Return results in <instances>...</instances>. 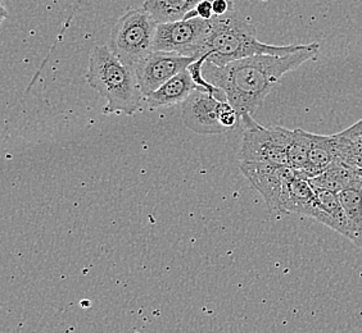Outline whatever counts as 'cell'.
<instances>
[{
	"instance_id": "6da1fadb",
	"label": "cell",
	"mask_w": 362,
	"mask_h": 333,
	"mask_svg": "<svg viewBox=\"0 0 362 333\" xmlns=\"http://www.w3.org/2000/svg\"><path fill=\"white\" fill-rule=\"evenodd\" d=\"M320 45L308 44L286 56H248L225 64L223 67L204 63V77L223 91L226 100L237 109L240 122L253 117L264 105L266 97L286 73L302 64L316 59Z\"/></svg>"
},
{
	"instance_id": "7a4b0ae2",
	"label": "cell",
	"mask_w": 362,
	"mask_h": 333,
	"mask_svg": "<svg viewBox=\"0 0 362 333\" xmlns=\"http://www.w3.org/2000/svg\"><path fill=\"white\" fill-rule=\"evenodd\" d=\"M86 81L107 100L105 114L133 116L144 105L136 71L122 62L110 45L91 49Z\"/></svg>"
},
{
	"instance_id": "3957f363",
	"label": "cell",
	"mask_w": 362,
	"mask_h": 333,
	"mask_svg": "<svg viewBox=\"0 0 362 333\" xmlns=\"http://www.w3.org/2000/svg\"><path fill=\"white\" fill-rule=\"evenodd\" d=\"M303 45H270L259 42L256 28L235 7L223 16L211 18V31L206 44L207 62L218 67L248 56L272 54L286 56Z\"/></svg>"
},
{
	"instance_id": "277c9868",
	"label": "cell",
	"mask_w": 362,
	"mask_h": 333,
	"mask_svg": "<svg viewBox=\"0 0 362 333\" xmlns=\"http://www.w3.org/2000/svg\"><path fill=\"white\" fill-rule=\"evenodd\" d=\"M158 22L146 8H135L121 16L112 28L110 48L122 62L135 68L154 50Z\"/></svg>"
},
{
	"instance_id": "5b68a950",
	"label": "cell",
	"mask_w": 362,
	"mask_h": 333,
	"mask_svg": "<svg viewBox=\"0 0 362 333\" xmlns=\"http://www.w3.org/2000/svg\"><path fill=\"white\" fill-rule=\"evenodd\" d=\"M211 31V20L201 17L158 23L154 50L173 52L181 56H206V44Z\"/></svg>"
},
{
	"instance_id": "8992f818",
	"label": "cell",
	"mask_w": 362,
	"mask_h": 333,
	"mask_svg": "<svg viewBox=\"0 0 362 333\" xmlns=\"http://www.w3.org/2000/svg\"><path fill=\"white\" fill-rule=\"evenodd\" d=\"M292 135L293 130L284 127H264L255 121L244 127L239 160L289 166L288 147Z\"/></svg>"
},
{
	"instance_id": "52a82bcc",
	"label": "cell",
	"mask_w": 362,
	"mask_h": 333,
	"mask_svg": "<svg viewBox=\"0 0 362 333\" xmlns=\"http://www.w3.org/2000/svg\"><path fill=\"white\" fill-rule=\"evenodd\" d=\"M240 171L252 186L264 196L269 209L283 213L288 185L300 171L289 166L262 162H240Z\"/></svg>"
},
{
	"instance_id": "ba28073f",
	"label": "cell",
	"mask_w": 362,
	"mask_h": 333,
	"mask_svg": "<svg viewBox=\"0 0 362 333\" xmlns=\"http://www.w3.org/2000/svg\"><path fill=\"white\" fill-rule=\"evenodd\" d=\"M195 59L194 56H181L173 52L153 50L135 67L143 97L157 90L182 71L188 70Z\"/></svg>"
},
{
	"instance_id": "9c48e42d",
	"label": "cell",
	"mask_w": 362,
	"mask_h": 333,
	"mask_svg": "<svg viewBox=\"0 0 362 333\" xmlns=\"http://www.w3.org/2000/svg\"><path fill=\"white\" fill-rule=\"evenodd\" d=\"M223 100L202 89H195L182 103V121L199 135H223L228 130L220 122Z\"/></svg>"
},
{
	"instance_id": "30bf717a",
	"label": "cell",
	"mask_w": 362,
	"mask_h": 333,
	"mask_svg": "<svg viewBox=\"0 0 362 333\" xmlns=\"http://www.w3.org/2000/svg\"><path fill=\"white\" fill-rule=\"evenodd\" d=\"M315 188L314 208L311 212V218L322 223L329 229H334L341 236L354 241V229L349 222V217L344 208L341 207L339 196L337 193L325 188Z\"/></svg>"
},
{
	"instance_id": "8fae6325",
	"label": "cell",
	"mask_w": 362,
	"mask_h": 333,
	"mask_svg": "<svg viewBox=\"0 0 362 333\" xmlns=\"http://www.w3.org/2000/svg\"><path fill=\"white\" fill-rule=\"evenodd\" d=\"M195 89L198 87L190 72L188 70L182 71L179 75L168 80V83H163L157 90L146 95L144 104L151 109L180 104L188 99Z\"/></svg>"
},
{
	"instance_id": "7c38bea8",
	"label": "cell",
	"mask_w": 362,
	"mask_h": 333,
	"mask_svg": "<svg viewBox=\"0 0 362 333\" xmlns=\"http://www.w3.org/2000/svg\"><path fill=\"white\" fill-rule=\"evenodd\" d=\"M337 158L362 172V119L347 130L333 135Z\"/></svg>"
},
{
	"instance_id": "4fadbf2b",
	"label": "cell",
	"mask_w": 362,
	"mask_h": 333,
	"mask_svg": "<svg viewBox=\"0 0 362 333\" xmlns=\"http://www.w3.org/2000/svg\"><path fill=\"white\" fill-rule=\"evenodd\" d=\"M361 180V174L355 168L343 163L341 160L334 159L324 172L310 178V182L314 188H325L338 194L341 190Z\"/></svg>"
},
{
	"instance_id": "5bb4252c",
	"label": "cell",
	"mask_w": 362,
	"mask_h": 333,
	"mask_svg": "<svg viewBox=\"0 0 362 333\" xmlns=\"http://www.w3.org/2000/svg\"><path fill=\"white\" fill-rule=\"evenodd\" d=\"M310 136L311 146L303 174H306L308 178H313L327 169V166L337 158V153L333 135L325 136L310 132Z\"/></svg>"
},
{
	"instance_id": "9a60e30c",
	"label": "cell",
	"mask_w": 362,
	"mask_h": 333,
	"mask_svg": "<svg viewBox=\"0 0 362 333\" xmlns=\"http://www.w3.org/2000/svg\"><path fill=\"white\" fill-rule=\"evenodd\" d=\"M202 0H146L143 7L158 23L184 20Z\"/></svg>"
},
{
	"instance_id": "2e32d148",
	"label": "cell",
	"mask_w": 362,
	"mask_h": 333,
	"mask_svg": "<svg viewBox=\"0 0 362 333\" xmlns=\"http://www.w3.org/2000/svg\"><path fill=\"white\" fill-rule=\"evenodd\" d=\"M338 196L354 229L352 243L362 251V180L341 190Z\"/></svg>"
},
{
	"instance_id": "e0dca14e",
	"label": "cell",
	"mask_w": 362,
	"mask_h": 333,
	"mask_svg": "<svg viewBox=\"0 0 362 333\" xmlns=\"http://www.w3.org/2000/svg\"><path fill=\"white\" fill-rule=\"evenodd\" d=\"M310 146H311L310 132L305 131L302 128L293 130L292 140L288 147L289 166L303 172L308 160Z\"/></svg>"
},
{
	"instance_id": "ac0fdd59",
	"label": "cell",
	"mask_w": 362,
	"mask_h": 333,
	"mask_svg": "<svg viewBox=\"0 0 362 333\" xmlns=\"http://www.w3.org/2000/svg\"><path fill=\"white\" fill-rule=\"evenodd\" d=\"M197 16L204 18V20H211L215 17L214 14V7H212V0H202L197 7H195Z\"/></svg>"
},
{
	"instance_id": "d6986e66",
	"label": "cell",
	"mask_w": 362,
	"mask_h": 333,
	"mask_svg": "<svg viewBox=\"0 0 362 333\" xmlns=\"http://www.w3.org/2000/svg\"><path fill=\"white\" fill-rule=\"evenodd\" d=\"M212 7L215 16H223L234 8V3L233 0H212Z\"/></svg>"
},
{
	"instance_id": "ffe728a7",
	"label": "cell",
	"mask_w": 362,
	"mask_h": 333,
	"mask_svg": "<svg viewBox=\"0 0 362 333\" xmlns=\"http://www.w3.org/2000/svg\"><path fill=\"white\" fill-rule=\"evenodd\" d=\"M1 21H4L6 20V17H7V11H6V8H4V4H1Z\"/></svg>"
}]
</instances>
